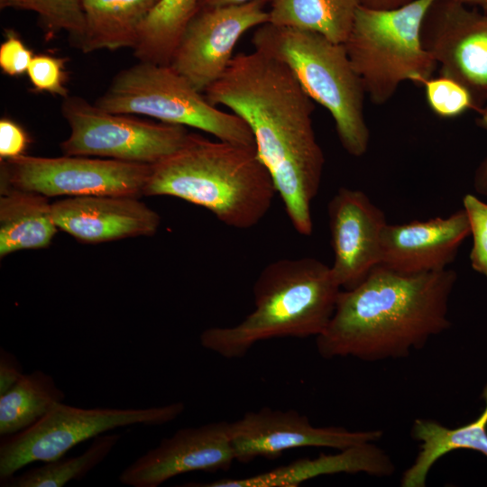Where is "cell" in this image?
Masks as SVG:
<instances>
[{
	"label": "cell",
	"mask_w": 487,
	"mask_h": 487,
	"mask_svg": "<svg viewBox=\"0 0 487 487\" xmlns=\"http://www.w3.org/2000/svg\"><path fill=\"white\" fill-rule=\"evenodd\" d=\"M204 93L248 124L292 226L310 236L325 156L313 128V100L292 71L260 51L239 53Z\"/></svg>",
	"instance_id": "obj_1"
},
{
	"label": "cell",
	"mask_w": 487,
	"mask_h": 487,
	"mask_svg": "<svg viewBox=\"0 0 487 487\" xmlns=\"http://www.w3.org/2000/svg\"><path fill=\"white\" fill-rule=\"evenodd\" d=\"M452 269L401 274L376 265L355 288L342 289L326 329L316 337L326 359L365 362L403 358L447 330Z\"/></svg>",
	"instance_id": "obj_2"
},
{
	"label": "cell",
	"mask_w": 487,
	"mask_h": 487,
	"mask_svg": "<svg viewBox=\"0 0 487 487\" xmlns=\"http://www.w3.org/2000/svg\"><path fill=\"white\" fill-rule=\"evenodd\" d=\"M276 189L255 147L190 133L182 146L154 163L143 189L209 210L227 226H255L268 213Z\"/></svg>",
	"instance_id": "obj_3"
},
{
	"label": "cell",
	"mask_w": 487,
	"mask_h": 487,
	"mask_svg": "<svg viewBox=\"0 0 487 487\" xmlns=\"http://www.w3.org/2000/svg\"><path fill=\"white\" fill-rule=\"evenodd\" d=\"M341 290L331 266L316 258L275 261L254 282L253 310L235 326L204 330L200 344L223 357L236 358L263 340L317 337L328 325Z\"/></svg>",
	"instance_id": "obj_4"
},
{
	"label": "cell",
	"mask_w": 487,
	"mask_h": 487,
	"mask_svg": "<svg viewBox=\"0 0 487 487\" xmlns=\"http://www.w3.org/2000/svg\"><path fill=\"white\" fill-rule=\"evenodd\" d=\"M253 44L254 50L286 64L309 97L329 112L348 154L361 157L367 152L366 94L344 44L317 32L268 23L254 32Z\"/></svg>",
	"instance_id": "obj_5"
},
{
	"label": "cell",
	"mask_w": 487,
	"mask_h": 487,
	"mask_svg": "<svg viewBox=\"0 0 487 487\" xmlns=\"http://www.w3.org/2000/svg\"><path fill=\"white\" fill-rule=\"evenodd\" d=\"M436 1L388 10L359 5L344 46L372 104H386L405 81L422 86L434 76L437 64L423 46L421 30Z\"/></svg>",
	"instance_id": "obj_6"
},
{
	"label": "cell",
	"mask_w": 487,
	"mask_h": 487,
	"mask_svg": "<svg viewBox=\"0 0 487 487\" xmlns=\"http://www.w3.org/2000/svg\"><path fill=\"white\" fill-rule=\"evenodd\" d=\"M95 105L109 113L145 115L255 147L244 120L211 104L170 65L140 61L120 71Z\"/></svg>",
	"instance_id": "obj_7"
},
{
	"label": "cell",
	"mask_w": 487,
	"mask_h": 487,
	"mask_svg": "<svg viewBox=\"0 0 487 487\" xmlns=\"http://www.w3.org/2000/svg\"><path fill=\"white\" fill-rule=\"evenodd\" d=\"M184 410L183 402L145 409H84L60 402L30 428L2 437L0 483L32 463L62 457L77 445L110 430L130 426L164 425L176 419Z\"/></svg>",
	"instance_id": "obj_8"
},
{
	"label": "cell",
	"mask_w": 487,
	"mask_h": 487,
	"mask_svg": "<svg viewBox=\"0 0 487 487\" xmlns=\"http://www.w3.org/2000/svg\"><path fill=\"white\" fill-rule=\"evenodd\" d=\"M61 114L70 127L60 143L65 155L152 165L179 149L189 134L185 126L109 113L79 96L65 97Z\"/></svg>",
	"instance_id": "obj_9"
},
{
	"label": "cell",
	"mask_w": 487,
	"mask_h": 487,
	"mask_svg": "<svg viewBox=\"0 0 487 487\" xmlns=\"http://www.w3.org/2000/svg\"><path fill=\"white\" fill-rule=\"evenodd\" d=\"M2 161L1 186L33 191L48 198L58 196H124L139 198L152 165L65 155H21Z\"/></svg>",
	"instance_id": "obj_10"
},
{
	"label": "cell",
	"mask_w": 487,
	"mask_h": 487,
	"mask_svg": "<svg viewBox=\"0 0 487 487\" xmlns=\"http://www.w3.org/2000/svg\"><path fill=\"white\" fill-rule=\"evenodd\" d=\"M268 21L260 0L198 9L184 29L170 65L204 93L227 69L239 39Z\"/></svg>",
	"instance_id": "obj_11"
},
{
	"label": "cell",
	"mask_w": 487,
	"mask_h": 487,
	"mask_svg": "<svg viewBox=\"0 0 487 487\" xmlns=\"http://www.w3.org/2000/svg\"><path fill=\"white\" fill-rule=\"evenodd\" d=\"M421 40L439 75L465 86L480 108L487 97V12L458 0H436L424 19Z\"/></svg>",
	"instance_id": "obj_12"
},
{
	"label": "cell",
	"mask_w": 487,
	"mask_h": 487,
	"mask_svg": "<svg viewBox=\"0 0 487 487\" xmlns=\"http://www.w3.org/2000/svg\"><path fill=\"white\" fill-rule=\"evenodd\" d=\"M381 430L350 431L341 427H315L295 410L262 408L249 411L231 423L235 461L248 463L257 457L273 459L282 452L301 447L349 446L376 442Z\"/></svg>",
	"instance_id": "obj_13"
},
{
	"label": "cell",
	"mask_w": 487,
	"mask_h": 487,
	"mask_svg": "<svg viewBox=\"0 0 487 487\" xmlns=\"http://www.w3.org/2000/svg\"><path fill=\"white\" fill-rule=\"evenodd\" d=\"M235 461L231 423L184 427L140 455L118 479L131 487H158L182 473L226 471Z\"/></svg>",
	"instance_id": "obj_14"
},
{
	"label": "cell",
	"mask_w": 487,
	"mask_h": 487,
	"mask_svg": "<svg viewBox=\"0 0 487 487\" xmlns=\"http://www.w3.org/2000/svg\"><path fill=\"white\" fill-rule=\"evenodd\" d=\"M334 262L342 289L358 286L381 262L383 211L363 191L340 188L327 205Z\"/></svg>",
	"instance_id": "obj_15"
},
{
	"label": "cell",
	"mask_w": 487,
	"mask_h": 487,
	"mask_svg": "<svg viewBox=\"0 0 487 487\" xmlns=\"http://www.w3.org/2000/svg\"><path fill=\"white\" fill-rule=\"evenodd\" d=\"M468 235L470 224L464 208L447 217L387 224L380 264L408 275L445 270Z\"/></svg>",
	"instance_id": "obj_16"
},
{
	"label": "cell",
	"mask_w": 487,
	"mask_h": 487,
	"mask_svg": "<svg viewBox=\"0 0 487 487\" xmlns=\"http://www.w3.org/2000/svg\"><path fill=\"white\" fill-rule=\"evenodd\" d=\"M51 209L57 227L86 244L151 236L161 223L157 212L133 197H69Z\"/></svg>",
	"instance_id": "obj_17"
},
{
	"label": "cell",
	"mask_w": 487,
	"mask_h": 487,
	"mask_svg": "<svg viewBox=\"0 0 487 487\" xmlns=\"http://www.w3.org/2000/svg\"><path fill=\"white\" fill-rule=\"evenodd\" d=\"M395 471L389 455L374 442L354 445L335 455L321 454L316 458L299 459L268 472L238 479L210 482H187L188 487H295L312 478L340 473H363L386 477Z\"/></svg>",
	"instance_id": "obj_18"
},
{
	"label": "cell",
	"mask_w": 487,
	"mask_h": 487,
	"mask_svg": "<svg viewBox=\"0 0 487 487\" xmlns=\"http://www.w3.org/2000/svg\"><path fill=\"white\" fill-rule=\"evenodd\" d=\"M48 197L1 186L0 257L50 245L58 227Z\"/></svg>",
	"instance_id": "obj_19"
},
{
	"label": "cell",
	"mask_w": 487,
	"mask_h": 487,
	"mask_svg": "<svg viewBox=\"0 0 487 487\" xmlns=\"http://www.w3.org/2000/svg\"><path fill=\"white\" fill-rule=\"evenodd\" d=\"M482 397L485 407L473 421L450 428L428 418H417L411 427V436L420 443L413 464L401 477L402 487H424L427 474L438 459L457 450L469 449L487 457V384Z\"/></svg>",
	"instance_id": "obj_20"
},
{
	"label": "cell",
	"mask_w": 487,
	"mask_h": 487,
	"mask_svg": "<svg viewBox=\"0 0 487 487\" xmlns=\"http://www.w3.org/2000/svg\"><path fill=\"white\" fill-rule=\"evenodd\" d=\"M157 0H82L85 26L76 45L84 53L134 48Z\"/></svg>",
	"instance_id": "obj_21"
},
{
	"label": "cell",
	"mask_w": 487,
	"mask_h": 487,
	"mask_svg": "<svg viewBox=\"0 0 487 487\" xmlns=\"http://www.w3.org/2000/svg\"><path fill=\"white\" fill-rule=\"evenodd\" d=\"M359 5V0H271L268 23L317 32L344 44Z\"/></svg>",
	"instance_id": "obj_22"
},
{
	"label": "cell",
	"mask_w": 487,
	"mask_h": 487,
	"mask_svg": "<svg viewBox=\"0 0 487 487\" xmlns=\"http://www.w3.org/2000/svg\"><path fill=\"white\" fill-rule=\"evenodd\" d=\"M64 399V391L51 375L41 370L24 373L11 389L0 394L1 437L30 428Z\"/></svg>",
	"instance_id": "obj_23"
},
{
	"label": "cell",
	"mask_w": 487,
	"mask_h": 487,
	"mask_svg": "<svg viewBox=\"0 0 487 487\" xmlns=\"http://www.w3.org/2000/svg\"><path fill=\"white\" fill-rule=\"evenodd\" d=\"M122 437L121 434H102L93 438L79 455L60 457L24 471L1 483L3 487H62L72 480H81L101 464Z\"/></svg>",
	"instance_id": "obj_24"
},
{
	"label": "cell",
	"mask_w": 487,
	"mask_h": 487,
	"mask_svg": "<svg viewBox=\"0 0 487 487\" xmlns=\"http://www.w3.org/2000/svg\"><path fill=\"white\" fill-rule=\"evenodd\" d=\"M0 8L34 12L48 30L65 31L75 41L85 26L82 0H0Z\"/></svg>",
	"instance_id": "obj_25"
},
{
	"label": "cell",
	"mask_w": 487,
	"mask_h": 487,
	"mask_svg": "<svg viewBox=\"0 0 487 487\" xmlns=\"http://www.w3.org/2000/svg\"><path fill=\"white\" fill-rule=\"evenodd\" d=\"M426 102L430 110L441 118H455L469 110H478L472 92L449 77L438 75L422 85Z\"/></svg>",
	"instance_id": "obj_26"
},
{
	"label": "cell",
	"mask_w": 487,
	"mask_h": 487,
	"mask_svg": "<svg viewBox=\"0 0 487 487\" xmlns=\"http://www.w3.org/2000/svg\"><path fill=\"white\" fill-rule=\"evenodd\" d=\"M469 224L473 245L470 253L472 268L487 278V203L473 194L463 198Z\"/></svg>",
	"instance_id": "obj_27"
},
{
	"label": "cell",
	"mask_w": 487,
	"mask_h": 487,
	"mask_svg": "<svg viewBox=\"0 0 487 487\" xmlns=\"http://www.w3.org/2000/svg\"><path fill=\"white\" fill-rule=\"evenodd\" d=\"M27 75L35 90L51 95L69 96L65 87L64 60L51 55H34L29 65Z\"/></svg>",
	"instance_id": "obj_28"
},
{
	"label": "cell",
	"mask_w": 487,
	"mask_h": 487,
	"mask_svg": "<svg viewBox=\"0 0 487 487\" xmlns=\"http://www.w3.org/2000/svg\"><path fill=\"white\" fill-rule=\"evenodd\" d=\"M33 56L32 51L13 32H9L0 45V68L8 76H21L27 72Z\"/></svg>",
	"instance_id": "obj_29"
},
{
	"label": "cell",
	"mask_w": 487,
	"mask_h": 487,
	"mask_svg": "<svg viewBox=\"0 0 487 487\" xmlns=\"http://www.w3.org/2000/svg\"><path fill=\"white\" fill-rule=\"evenodd\" d=\"M24 130L14 121L0 120V159L5 161L23 154L28 144Z\"/></svg>",
	"instance_id": "obj_30"
},
{
	"label": "cell",
	"mask_w": 487,
	"mask_h": 487,
	"mask_svg": "<svg viewBox=\"0 0 487 487\" xmlns=\"http://www.w3.org/2000/svg\"><path fill=\"white\" fill-rule=\"evenodd\" d=\"M23 366L14 354L0 348V394L11 389L23 376Z\"/></svg>",
	"instance_id": "obj_31"
},
{
	"label": "cell",
	"mask_w": 487,
	"mask_h": 487,
	"mask_svg": "<svg viewBox=\"0 0 487 487\" xmlns=\"http://www.w3.org/2000/svg\"><path fill=\"white\" fill-rule=\"evenodd\" d=\"M477 112L479 114L478 125L487 134V97ZM473 185L476 193L487 198V155L474 171Z\"/></svg>",
	"instance_id": "obj_32"
},
{
	"label": "cell",
	"mask_w": 487,
	"mask_h": 487,
	"mask_svg": "<svg viewBox=\"0 0 487 487\" xmlns=\"http://www.w3.org/2000/svg\"><path fill=\"white\" fill-rule=\"evenodd\" d=\"M412 1L414 0H359L361 5L378 10L397 8Z\"/></svg>",
	"instance_id": "obj_33"
},
{
	"label": "cell",
	"mask_w": 487,
	"mask_h": 487,
	"mask_svg": "<svg viewBox=\"0 0 487 487\" xmlns=\"http://www.w3.org/2000/svg\"><path fill=\"white\" fill-rule=\"evenodd\" d=\"M251 1L254 0H199L198 8L236 5L245 4Z\"/></svg>",
	"instance_id": "obj_34"
},
{
	"label": "cell",
	"mask_w": 487,
	"mask_h": 487,
	"mask_svg": "<svg viewBox=\"0 0 487 487\" xmlns=\"http://www.w3.org/2000/svg\"><path fill=\"white\" fill-rule=\"evenodd\" d=\"M458 1L469 6L475 7L482 11L487 12V0H458Z\"/></svg>",
	"instance_id": "obj_35"
},
{
	"label": "cell",
	"mask_w": 487,
	"mask_h": 487,
	"mask_svg": "<svg viewBox=\"0 0 487 487\" xmlns=\"http://www.w3.org/2000/svg\"><path fill=\"white\" fill-rule=\"evenodd\" d=\"M158 1H159V0H157V2H158ZM157 2H156V3H157Z\"/></svg>",
	"instance_id": "obj_36"
}]
</instances>
